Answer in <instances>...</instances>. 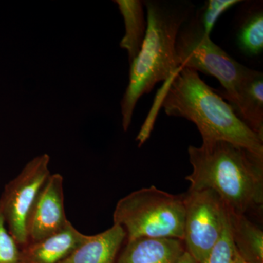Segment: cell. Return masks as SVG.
I'll use <instances>...</instances> for the list:
<instances>
[{"mask_svg":"<svg viewBox=\"0 0 263 263\" xmlns=\"http://www.w3.org/2000/svg\"><path fill=\"white\" fill-rule=\"evenodd\" d=\"M161 107L167 115L193 122L202 141L228 142L263 157V139L240 120L231 105L209 87L197 71L180 69L164 83L137 136L138 146L149 138Z\"/></svg>","mask_w":263,"mask_h":263,"instance_id":"1","label":"cell"},{"mask_svg":"<svg viewBox=\"0 0 263 263\" xmlns=\"http://www.w3.org/2000/svg\"><path fill=\"white\" fill-rule=\"evenodd\" d=\"M193 173L189 190L210 189L230 212L243 214L262 209L263 157L222 141H202L188 148Z\"/></svg>","mask_w":263,"mask_h":263,"instance_id":"2","label":"cell"},{"mask_svg":"<svg viewBox=\"0 0 263 263\" xmlns=\"http://www.w3.org/2000/svg\"><path fill=\"white\" fill-rule=\"evenodd\" d=\"M147 28L144 41L130 62L129 84L121 102L122 127L127 131L139 99L156 84L167 81L178 70L176 43L191 8L184 4L146 1Z\"/></svg>","mask_w":263,"mask_h":263,"instance_id":"3","label":"cell"},{"mask_svg":"<svg viewBox=\"0 0 263 263\" xmlns=\"http://www.w3.org/2000/svg\"><path fill=\"white\" fill-rule=\"evenodd\" d=\"M114 224L122 227L127 239L183 238L184 195H172L155 186L133 192L118 201Z\"/></svg>","mask_w":263,"mask_h":263,"instance_id":"4","label":"cell"},{"mask_svg":"<svg viewBox=\"0 0 263 263\" xmlns=\"http://www.w3.org/2000/svg\"><path fill=\"white\" fill-rule=\"evenodd\" d=\"M188 22L183 24L176 39L178 70L190 68L215 77L226 90L220 96L233 107L240 85L252 69L235 61L213 42L202 31L197 18Z\"/></svg>","mask_w":263,"mask_h":263,"instance_id":"5","label":"cell"},{"mask_svg":"<svg viewBox=\"0 0 263 263\" xmlns=\"http://www.w3.org/2000/svg\"><path fill=\"white\" fill-rule=\"evenodd\" d=\"M184 195L183 238L186 252L203 262L222 234L228 220V209L210 189L189 190Z\"/></svg>","mask_w":263,"mask_h":263,"instance_id":"6","label":"cell"},{"mask_svg":"<svg viewBox=\"0 0 263 263\" xmlns=\"http://www.w3.org/2000/svg\"><path fill=\"white\" fill-rule=\"evenodd\" d=\"M50 162L48 154L33 157L14 179L5 185L0 196L6 226L21 249L28 245L29 216L41 189L51 174Z\"/></svg>","mask_w":263,"mask_h":263,"instance_id":"7","label":"cell"},{"mask_svg":"<svg viewBox=\"0 0 263 263\" xmlns=\"http://www.w3.org/2000/svg\"><path fill=\"white\" fill-rule=\"evenodd\" d=\"M64 202L63 176L60 174H51L41 189L29 216V243L42 240L65 229L70 221L66 216Z\"/></svg>","mask_w":263,"mask_h":263,"instance_id":"8","label":"cell"},{"mask_svg":"<svg viewBox=\"0 0 263 263\" xmlns=\"http://www.w3.org/2000/svg\"><path fill=\"white\" fill-rule=\"evenodd\" d=\"M87 238L69 222L56 234L22 248L20 263H61Z\"/></svg>","mask_w":263,"mask_h":263,"instance_id":"9","label":"cell"},{"mask_svg":"<svg viewBox=\"0 0 263 263\" xmlns=\"http://www.w3.org/2000/svg\"><path fill=\"white\" fill-rule=\"evenodd\" d=\"M185 251L177 238H138L127 240L117 263H175Z\"/></svg>","mask_w":263,"mask_h":263,"instance_id":"10","label":"cell"},{"mask_svg":"<svg viewBox=\"0 0 263 263\" xmlns=\"http://www.w3.org/2000/svg\"><path fill=\"white\" fill-rule=\"evenodd\" d=\"M127 238L122 227L111 228L86 239L61 263H116L117 254Z\"/></svg>","mask_w":263,"mask_h":263,"instance_id":"11","label":"cell"},{"mask_svg":"<svg viewBox=\"0 0 263 263\" xmlns=\"http://www.w3.org/2000/svg\"><path fill=\"white\" fill-rule=\"evenodd\" d=\"M246 125L263 139V74L252 70L240 85L233 106Z\"/></svg>","mask_w":263,"mask_h":263,"instance_id":"12","label":"cell"},{"mask_svg":"<svg viewBox=\"0 0 263 263\" xmlns=\"http://www.w3.org/2000/svg\"><path fill=\"white\" fill-rule=\"evenodd\" d=\"M233 243L245 262L263 263V232L243 214L228 210Z\"/></svg>","mask_w":263,"mask_h":263,"instance_id":"13","label":"cell"},{"mask_svg":"<svg viewBox=\"0 0 263 263\" xmlns=\"http://www.w3.org/2000/svg\"><path fill=\"white\" fill-rule=\"evenodd\" d=\"M115 3L125 24V34L120 46L127 51L131 62L139 53L146 35L147 21L143 10L144 5L139 0H117Z\"/></svg>","mask_w":263,"mask_h":263,"instance_id":"14","label":"cell"},{"mask_svg":"<svg viewBox=\"0 0 263 263\" xmlns=\"http://www.w3.org/2000/svg\"><path fill=\"white\" fill-rule=\"evenodd\" d=\"M238 46L245 53L255 56L263 50V14L262 10L256 12L247 21L240 29Z\"/></svg>","mask_w":263,"mask_h":263,"instance_id":"15","label":"cell"},{"mask_svg":"<svg viewBox=\"0 0 263 263\" xmlns=\"http://www.w3.org/2000/svg\"><path fill=\"white\" fill-rule=\"evenodd\" d=\"M243 259L235 248L229 224L227 222L220 238L202 263H242Z\"/></svg>","mask_w":263,"mask_h":263,"instance_id":"16","label":"cell"},{"mask_svg":"<svg viewBox=\"0 0 263 263\" xmlns=\"http://www.w3.org/2000/svg\"><path fill=\"white\" fill-rule=\"evenodd\" d=\"M240 3L237 0H209L202 9V13L197 15L199 24L207 35L210 36L212 29L221 14L235 5Z\"/></svg>","mask_w":263,"mask_h":263,"instance_id":"17","label":"cell"},{"mask_svg":"<svg viewBox=\"0 0 263 263\" xmlns=\"http://www.w3.org/2000/svg\"><path fill=\"white\" fill-rule=\"evenodd\" d=\"M22 249L10 234L0 206V263H20Z\"/></svg>","mask_w":263,"mask_h":263,"instance_id":"18","label":"cell"},{"mask_svg":"<svg viewBox=\"0 0 263 263\" xmlns=\"http://www.w3.org/2000/svg\"><path fill=\"white\" fill-rule=\"evenodd\" d=\"M175 263H199L188 252L185 251Z\"/></svg>","mask_w":263,"mask_h":263,"instance_id":"19","label":"cell"},{"mask_svg":"<svg viewBox=\"0 0 263 263\" xmlns=\"http://www.w3.org/2000/svg\"><path fill=\"white\" fill-rule=\"evenodd\" d=\"M242 263H249V262H245V261H243V262Z\"/></svg>","mask_w":263,"mask_h":263,"instance_id":"20","label":"cell"}]
</instances>
